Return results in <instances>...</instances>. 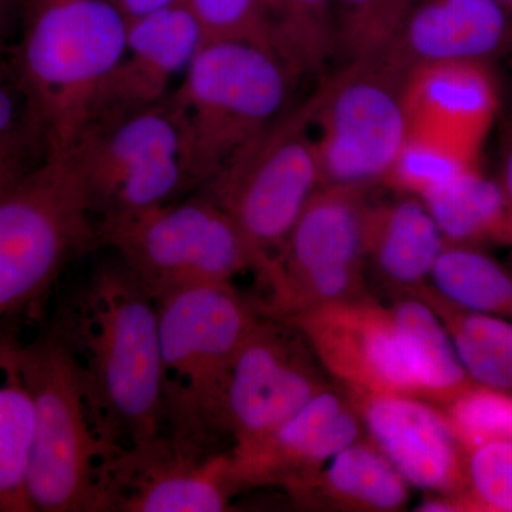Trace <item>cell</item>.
Segmentation results:
<instances>
[{"label": "cell", "instance_id": "44dd1931", "mask_svg": "<svg viewBox=\"0 0 512 512\" xmlns=\"http://www.w3.org/2000/svg\"><path fill=\"white\" fill-rule=\"evenodd\" d=\"M20 313L0 319V512H33L28 495L35 409Z\"/></svg>", "mask_w": 512, "mask_h": 512}, {"label": "cell", "instance_id": "7402d4cb", "mask_svg": "<svg viewBox=\"0 0 512 512\" xmlns=\"http://www.w3.org/2000/svg\"><path fill=\"white\" fill-rule=\"evenodd\" d=\"M419 198L447 244L512 242V207L503 187L467 168Z\"/></svg>", "mask_w": 512, "mask_h": 512}, {"label": "cell", "instance_id": "2e32d148", "mask_svg": "<svg viewBox=\"0 0 512 512\" xmlns=\"http://www.w3.org/2000/svg\"><path fill=\"white\" fill-rule=\"evenodd\" d=\"M365 436L362 421L343 389H328L254 446L234 451L241 490L279 487L289 497L342 448Z\"/></svg>", "mask_w": 512, "mask_h": 512}, {"label": "cell", "instance_id": "4fadbf2b", "mask_svg": "<svg viewBox=\"0 0 512 512\" xmlns=\"http://www.w3.org/2000/svg\"><path fill=\"white\" fill-rule=\"evenodd\" d=\"M302 333L262 312L232 365L224 400L234 451L254 446L330 387Z\"/></svg>", "mask_w": 512, "mask_h": 512}, {"label": "cell", "instance_id": "83f0119b", "mask_svg": "<svg viewBox=\"0 0 512 512\" xmlns=\"http://www.w3.org/2000/svg\"><path fill=\"white\" fill-rule=\"evenodd\" d=\"M454 500L458 512H512V441L468 453L466 490Z\"/></svg>", "mask_w": 512, "mask_h": 512}, {"label": "cell", "instance_id": "9a60e30c", "mask_svg": "<svg viewBox=\"0 0 512 512\" xmlns=\"http://www.w3.org/2000/svg\"><path fill=\"white\" fill-rule=\"evenodd\" d=\"M367 439L410 487L457 495L467 485V451L439 404L403 394L348 393Z\"/></svg>", "mask_w": 512, "mask_h": 512}, {"label": "cell", "instance_id": "e575fe53", "mask_svg": "<svg viewBox=\"0 0 512 512\" xmlns=\"http://www.w3.org/2000/svg\"><path fill=\"white\" fill-rule=\"evenodd\" d=\"M498 5L503 6V8L511 10L512 12V0H494Z\"/></svg>", "mask_w": 512, "mask_h": 512}, {"label": "cell", "instance_id": "d4e9b609", "mask_svg": "<svg viewBox=\"0 0 512 512\" xmlns=\"http://www.w3.org/2000/svg\"><path fill=\"white\" fill-rule=\"evenodd\" d=\"M276 55L296 76L318 72L338 49L333 0H266Z\"/></svg>", "mask_w": 512, "mask_h": 512}, {"label": "cell", "instance_id": "8992f818", "mask_svg": "<svg viewBox=\"0 0 512 512\" xmlns=\"http://www.w3.org/2000/svg\"><path fill=\"white\" fill-rule=\"evenodd\" d=\"M35 409L28 495L33 512H100L110 454L79 373L52 329L25 340Z\"/></svg>", "mask_w": 512, "mask_h": 512}, {"label": "cell", "instance_id": "cb8c5ba5", "mask_svg": "<svg viewBox=\"0 0 512 512\" xmlns=\"http://www.w3.org/2000/svg\"><path fill=\"white\" fill-rule=\"evenodd\" d=\"M429 284L461 308L512 322V272L473 245L446 242Z\"/></svg>", "mask_w": 512, "mask_h": 512}, {"label": "cell", "instance_id": "8fae6325", "mask_svg": "<svg viewBox=\"0 0 512 512\" xmlns=\"http://www.w3.org/2000/svg\"><path fill=\"white\" fill-rule=\"evenodd\" d=\"M94 221L178 201L190 192L180 124L170 99L89 124L69 150Z\"/></svg>", "mask_w": 512, "mask_h": 512}, {"label": "cell", "instance_id": "ba28073f", "mask_svg": "<svg viewBox=\"0 0 512 512\" xmlns=\"http://www.w3.org/2000/svg\"><path fill=\"white\" fill-rule=\"evenodd\" d=\"M96 238L156 302L197 286L234 285L245 272L258 275L254 248L204 194L96 222Z\"/></svg>", "mask_w": 512, "mask_h": 512}, {"label": "cell", "instance_id": "30bf717a", "mask_svg": "<svg viewBox=\"0 0 512 512\" xmlns=\"http://www.w3.org/2000/svg\"><path fill=\"white\" fill-rule=\"evenodd\" d=\"M412 80L383 57L353 60L313 93L320 187L366 188L409 143Z\"/></svg>", "mask_w": 512, "mask_h": 512}, {"label": "cell", "instance_id": "d6986e66", "mask_svg": "<svg viewBox=\"0 0 512 512\" xmlns=\"http://www.w3.org/2000/svg\"><path fill=\"white\" fill-rule=\"evenodd\" d=\"M362 244L365 261L390 288L402 293L430 281L446 241L426 204L409 194L365 204Z\"/></svg>", "mask_w": 512, "mask_h": 512}, {"label": "cell", "instance_id": "9c48e42d", "mask_svg": "<svg viewBox=\"0 0 512 512\" xmlns=\"http://www.w3.org/2000/svg\"><path fill=\"white\" fill-rule=\"evenodd\" d=\"M313 119L312 94L284 111L202 188L254 248L259 259L256 279L281 251L306 202L320 187Z\"/></svg>", "mask_w": 512, "mask_h": 512}, {"label": "cell", "instance_id": "f1b7e54d", "mask_svg": "<svg viewBox=\"0 0 512 512\" xmlns=\"http://www.w3.org/2000/svg\"><path fill=\"white\" fill-rule=\"evenodd\" d=\"M183 3L200 26L202 42L239 40L275 53L266 0H183Z\"/></svg>", "mask_w": 512, "mask_h": 512}, {"label": "cell", "instance_id": "52a82bcc", "mask_svg": "<svg viewBox=\"0 0 512 512\" xmlns=\"http://www.w3.org/2000/svg\"><path fill=\"white\" fill-rule=\"evenodd\" d=\"M97 245L96 221L67 153H47L0 192V319L42 298Z\"/></svg>", "mask_w": 512, "mask_h": 512}, {"label": "cell", "instance_id": "1f68e13d", "mask_svg": "<svg viewBox=\"0 0 512 512\" xmlns=\"http://www.w3.org/2000/svg\"><path fill=\"white\" fill-rule=\"evenodd\" d=\"M127 22L144 18L151 13L170 8V6L180 5L183 0H109Z\"/></svg>", "mask_w": 512, "mask_h": 512}, {"label": "cell", "instance_id": "d6a6232c", "mask_svg": "<svg viewBox=\"0 0 512 512\" xmlns=\"http://www.w3.org/2000/svg\"><path fill=\"white\" fill-rule=\"evenodd\" d=\"M504 178H503V190L507 195L508 201H510L512 207V140L508 144L507 151H505L504 157Z\"/></svg>", "mask_w": 512, "mask_h": 512}, {"label": "cell", "instance_id": "5b68a950", "mask_svg": "<svg viewBox=\"0 0 512 512\" xmlns=\"http://www.w3.org/2000/svg\"><path fill=\"white\" fill-rule=\"evenodd\" d=\"M293 73L275 53L239 40L202 42L171 96L190 190L204 188L284 113Z\"/></svg>", "mask_w": 512, "mask_h": 512}, {"label": "cell", "instance_id": "484cf974", "mask_svg": "<svg viewBox=\"0 0 512 512\" xmlns=\"http://www.w3.org/2000/svg\"><path fill=\"white\" fill-rule=\"evenodd\" d=\"M417 0H333L338 49L348 62L382 56Z\"/></svg>", "mask_w": 512, "mask_h": 512}, {"label": "cell", "instance_id": "6da1fadb", "mask_svg": "<svg viewBox=\"0 0 512 512\" xmlns=\"http://www.w3.org/2000/svg\"><path fill=\"white\" fill-rule=\"evenodd\" d=\"M49 328L79 373L110 457L164 433L157 302L117 256L64 296Z\"/></svg>", "mask_w": 512, "mask_h": 512}, {"label": "cell", "instance_id": "4dcf8cb0", "mask_svg": "<svg viewBox=\"0 0 512 512\" xmlns=\"http://www.w3.org/2000/svg\"><path fill=\"white\" fill-rule=\"evenodd\" d=\"M28 110L13 74L0 64V136L28 123Z\"/></svg>", "mask_w": 512, "mask_h": 512}, {"label": "cell", "instance_id": "836d02e7", "mask_svg": "<svg viewBox=\"0 0 512 512\" xmlns=\"http://www.w3.org/2000/svg\"><path fill=\"white\" fill-rule=\"evenodd\" d=\"M10 19V0H0V53L5 49L6 32Z\"/></svg>", "mask_w": 512, "mask_h": 512}, {"label": "cell", "instance_id": "3957f363", "mask_svg": "<svg viewBox=\"0 0 512 512\" xmlns=\"http://www.w3.org/2000/svg\"><path fill=\"white\" fill-rule=\"evenodd\" d=\"M126 39L109 0H29L10 72L47 153L72 146Z\"/></svg>", "mask_w": 512, "mask_h": 512}, {"label": "cell", "instance_id": "e0dca14e", "mask_svg": "<svg viewBox=\"0 0 512 512\" xmlns=\"http://www.w3.org/2000/svg\"><path fill=\"white\" fill-rule=\"evenodd\" d=\"M201 43L200 26L184 3L127 22L123 56L101 84L82 130L167 99L170 83Z\"/></svg>", "mask_w": 512, "mask_h": 512}, {"label": "cell", "instance_id": "603a6c76", "mask_svg": "<svg viewBox=\"0 0 512 512\" xmlns=\"http://www.w3.org/2000/svg\"><path fill=\"white\" fill-rule=\"evenodd\" d=\"M433 309L446 328L458 360L474 383L512 393V322L468 311L427 284L402 292Z\"/></svg>", "mask_w": 512, "mask_h": 512}, {"label": "cell", "instance_id": "ac0fdd59", "mask_svg": "<svg viewBox=\"0 0 512 512\" xmlns=\"http://www.w3.org/2000/svg\"><path fill=\"white\" fill-rule=\"evenodd\" d=\"M512 37V12L494 0H417L382 56L407 79L447 64L478 63Z\"/></svg>", "mask_w": 512, "mask_h": 512}, {"label": "cell", "instance_id": "4316f807", "mask_svg": "<svg viewBox=\"0 0 512 512\" xmlns=\"http://www.w3.org/2000/svg\"><path fill=\"white\" fill-rule=\"evenodd\" d=\"M467 451L512 441V393L473 383L441 406Z\"/></svg>", "mask_w": 512, "mask_h": 512}, {"label": "cell", "instance_id": "ffe728a7", "mask_svg": "<svg viewBox=\"0 0 512 512\" xmlns=\"http://www.w3.org/2000/svg\"><path fill=\"white\" fill-rule=\"evenodd\" d=\"M409 487L383 451L362 436L330 458L291 498L305 508L394 512L406 507Z\"/></svg>", "mask_w": 512, "mask_h": 512}, {"label": "cell", "instance_id": "7a4b0ae2", "mask_svg": "<svg viewBox=\"0 0 512 512\" xmlns=\"http://www.w3.org/2000/svg\"><path fill=\"white\" fill-rule=\"evenodd\" d=\"M369 295L285 318L348 393L403 394L444 406L473 384L446 328L427 303Z\"/></svg>", "mask_w": 512, "mask_h": 512}, {"label": "cell", "instance_id": "5bb4252c", "mask_svg": "<svg viewBox=\"0 0 512 512\" xmlns=\"http://www.w3.org/2000/svg\"><path fill=\"white\" fill-rule=\"evenodd\" d=\"M231 447L207 451L160 434L114 453L100 512H221L241 493Z\"/></svg>", "mask_w": 512, "mask_h": 512}, {"label": "cell", "instance_id": "7c38bea8", "mask_svg": "<svg viewBox=\"0 0 512 512\" xmlns=\"http://www.w3.org/2000/svg\"><path fill=\"white\" fill-rule=\"evenodd\" d=\"M365 204V188L323 185L315 191L259 278L262 312L285 319L367 295Z\"/></svg>", "mask_w": 512, "mask_h": 512}, {"label": "cell", "instance_id": "f546056e", "mask_svg": "<svg viewBox=\"0 0 512 512\" xmlns=\"http://www.w3.org/2000/svg\"><path fill=\"white\" fill-rule=\"evenodd\" d=\"M46 153L45 140L30 121L0 136V192L40 163Z\"/></svg>", "mask_w": 512, "mask_h": 512}, {"label": "cell", "instance_id": "277c9868", "mask_svg": "<svg viewBox=\"0 0 512 512\" xmlns=\"http://www.w3.org/2000/svg\"><path fill=\"white\" fill-rule=\"evenodd\" d=\"M157 309L163 434L201 450H221L229 373L262 311L234 285L175 292Z\"/></svg>", "mask_w": 512, "mask_h": 512}]
</instances>
